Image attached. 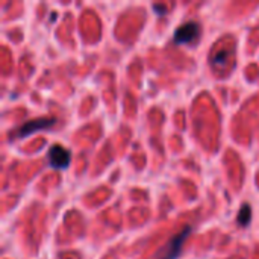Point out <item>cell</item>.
Wrapping results in <instances>:
<instances>
[{"mask_svg": "<svg viewBox=\"0 0 259 259\" xmlns=\"http://www.w3.org/2000/svg\"><path fill=\"white\" fill-rule=\"evenodd\" d=\"M250 217H252V209H250V206L246 203V205H243V208L240 209L238 223H240L241 226H247V225L250 223Z\"/></svg>", "mask_w": 259, "mask_h": 259, "instance_id": "obj_5", "label": "cell"}, {"mask_svg": "<svg viewBox=\"0 0 259 259\" xmlns=\"http://www.w3.org/2000/svg\"><path fill=\"white\" fill-rule=\"evenodd\" d=\"M228 55V52H222V53H219L217 56H215V61H219V62H223V59H225V56Z\"/></svg>", "mask_w": 259, "mask_h": 259, "instance_id": "obj_6", "label": "cell"}, {"mask_svg": "<svg viewBox=\"0 0 259 259\" xmlns=\"http://www.w3.org/2000/svg\"><path fill=\"white\" fill-rule=\"evenodd\" d=\"M55 118H38V120H32V121H27L24 123L21 127H18L14 134V138H24V137H29L32 135L33 132L36 131H41V129H47L50 126L55 124Z\"/></svg>", "mask_w": 259, "mask_h": 259, "instance_id": "obj_2", "label": "cell"}, {"mask_svg": "<svg viewBox=\"0 0 259 259\" xmlns=\"http://www.w3.org/2000/svg\"><path fill=\"white\" fill-rule=\"evenodd\" d=\"M49 162L53 168L65 170L70 165V152L65 147L55 144L49 150Z\"/></svg>", "mask_w": 259, "mask_h": 259, "instance_id": "obj_3", "label": "cell"}, {"mask_svg": "<svg viewBox=\"0 0 259 259\" xmlns=\"http://www.w3.org/2000/svg\"><path fill=\"white\" fill-rule=\"evenodd\" d=\"M191 234V228H185L181 234H178L175 238H171L168 241V244L165 246V249L158 255V259H176L181 253V249L184 246V241L187 240V237Z\"/></svg>", "mask_w": 259, "mask_h": 259, "instance_id": "obj_1", "label": "cell"}, {"mask_svg": "<svg viewBox=\"0 0 259 259\" xmlns=\"http://www.w3.org/2000/svg\"><path fill=\"white\" fill-rule=\"evenodd\" d=\"M200 33V26L194 21H188L182 24L176 32H175V42L176 44H188L194 41Z\"/></svg>", "mask_w": 259, "mask_h": 259, "instance_id": "obj_4", "label": "cell"}]
</instances>
